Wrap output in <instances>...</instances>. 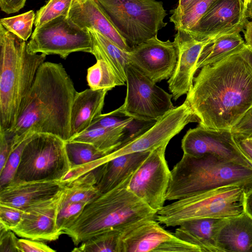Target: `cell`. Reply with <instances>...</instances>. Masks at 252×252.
<instances>
[{"instance_id": "cell-46", "label": "cell", "mask_w": 252, "mask_h": 252, "mask_svg": "<svg viewBox=\"0 0 252 252\" xmlns=\"http://www.w3.org/2000/svg\"><path fill=\"white\" fill-rule=\"evenodd\" d=\"M243 30L246 45L252 47V21H247Z\"/></svg>"}, {"instance_id": "cell-29", "label": "cell", "mask_w": 252, "mask_h": 252, "mask_svg": "<svg viewBox=\"0 0 252 252\" xmlns=\"http://www.w3.org/2000/svg\"><path fill=\"white\" fill-rule=\"evenodd\" d=\"M124 227L110 229L95 235L82 242L72 252H120L121 236Z\"/></svg>"}, {"instance_id": "cell-38", "label": "cell", "mask_w": 252, "mask_h": 252, "mask_svg": "<svg viewBox=\"0 0 252 252\" xmlns=\"http://www.w3.org/2000/svg\"><path fill=\"white\" fill-rule=\"evenodd\" d=\"M156 122L155 121L132 118L124 127L121 145L140 135L151 128Z\"/></svg>"}, {"instance_id": "cell-40", "label": "cell", "mask_w": 252, "mask_h": 252, "mask_svg": "<svg viewBox=\"0 0 252 252\" xmlns=\"http://www.w3.org/2000/svg\"><path fill=\"white\" fill-rule=\"evenodd\" d=\"M11 230L0 225V252H20L18 246V239Z\"/></svg>"}, {"instance_id": "cell-19", "label": "cell", "mask_w": 252, "mask_h": 252, "mask_svg": "<svg viewBox=\"0 0 252 252\" xmlns=\"http://www.w3.org/2000/svg\"><path fill=\"white\" fill-rule=\"evenodd\" d=\"M68 17L81 28L95 30L123 50L131 51V48L97 0H73Z\"/></svg>"}, {"instance_id": "cell-49", "label": "cell", "mask_w": 252, "mask_h": 252, "mask_svg": "<svg viewBox=\"0 0 252 252\" xmlns=\"http://www.w3.org/2000/svg\"><path fill=\"white\" fill-rule=\"evenodd\" d=\"M246 15L247 18L252 20V0H250L246 6Z\"/></svg>"}, {"instance_id": "cell-33", "label": "cell", "mask_w": 252, "mask_h": 252, "mask_svg": "<svg viewBox=\"0 0 252 252\" xmlns=\"http://www.w3.org/2000/svg\"><path fill=\"white\" fill-rule=\"evenodd\" d=\"M73 0H49L37 11L34 26L39 28L61 16H68Z\"/></svg>"}, {"instance_id": "cell-45", "label": "cell", "mask_w": 252, "mask_h": 252, "mask_svg": "<svg viewBox=\"0 0 252 252\" xmlns=\"http://www.w3.org/2000/svg\"><path fill=\"white\" fill-rule=\"evenodd\" d=\"M194 0H178L176 7L170 11L169 18L176 17L182 14Z\"/></svg>"}, {"instance_id": "cell-43", "label": "cell", "mask_w": 252, "mask_h": 252, "mask_svg": "<svg viewBox=\"0 0 252 252\" xmlns=\"http://www.w3.org/2000/svg\"><path fill=\"white\" fill-rule=\"evenodd\" d=\"M26 0H0L1 10L7 14L18 12L25 5Z\"/></svg>"}, {"instance_id": "cell-5", "label": "cell", "mask_w": 252, "mask_h": 252, "mask_svg": "<svg viewBox=\"0 0 252 252\" xmlns=\"http://www.w3.org/2000/svg\"><path fill=\"white\" fill-rule=\"evenodd\" d=\"M226 185L252 189V168L212 154H183L171 170L166 200L173 201Z\"/></svg>"}, {"instance_id": "cell-34", "label": "cell", "mask_w": 252, "mask_h": 252, "mask_svg": "<svg viewBox=\"0 0 252 252\" xmlns=\"http://www.w3.org/2000/svg\"><path fill=\"white\" fill-rule=\"evenodd\" d=\"M32 135L20 143L10 153L3 168L0 171V189L13 180L20 162L23 149Z\"/></svg>"}, {"instance_id": "cell-20", "label": "cell", "mask_w": 252, "mask_h": 252, "mask_svg": "<svg viewBox=\"0 0 252 252\" xmlns=\"http://www.w3.org/2000/svg\"><path fill=\"white\" fill-rule=\"evenodd\" d=\"M220 252H252V219L245 212L224 218L216 235Z\"/></svg>"}, {"instance_id": "cell-35", "label": "cell", "mask_w": 252, "mask_h": 252, "mask_svg": "<svg viewBox=\"0 0 252 252\" xmlns=\"http://www.w3.org/2000/svg\"><path fill=\"white\" fill-rule=\"evenodd\" d=\"M88 204L83 202H71L59 208L57 224L63 234L64 230L77 220Z\"/></svg>"}, {"instance_id": "cell-28", "label": "cell", "mask_w": 252, "mask_h": 252, "mask_svg": "<svg viewBox=\"0 0 252 252\" xmlns=\"http://www.w3.org/2000/svg\"><path fill=\"white\" fill-rule=\"evenodd\" d=\"M66 150L71 166L70 173L85 172L92 164L107 155L92 144L80 141L66 142Z\"/></svg>"}, {"instance_id": "cell-10", "label": "cell", "mask_w": 252, "mask_h": 252, "mask_svg": "<svg viewBox=\"0 0 252 252\" xmlns=\"http://www.w3.org/2000/svg\"><path fill=\"white\" fill-rule=\"evenodd\" d=\"M92 39L88 30L74 24L68 16H61L35 28L27 44L32 54L57 55L65 59L71 53H91Z\"/></svg>"}, {"instance_id": "cell-22", "label": "cell", "mask_w": 252, "mask_h": 252, "mask_svg": "<svg viewBox=\"0 0 252 252\" xmlns=\"http://www.w3.org/2000/svg\"><path fill=\"white\" fill-rule=\"evenodd\" d=\"M108 91L90 88L77 92L71 110L70 140L88 129L94 119L102 114Z\"/></svg>"}, {"instance_id": "cell-41", "label": "cell", "mask_w": 252, "mask_h": 252, "mask_svg": "<svg viewBox=\"0 0 252 252\" xmlns=\"http://www.w3.org/2000/svg\"><path fill=\"white\" fill-rule=\"evenodd\" d=\"M20 252H54L56 250L41 242L27 238L18 239Z\"/></svg>"}, {"instance_id": "cell-21", "label": "cell", "mask_w": 252, "mask_h": 252, "mask_svg": "<svg viewBox=\"0 0 252 252\" xmlns=\"http://www.w3.org/2000/svg\"><path fill=\"white\" fill-rule=\"evenodd\" d=\"M150 152L133 153L118 156L94 169L96 187L99 192L105 193L118 186L135 172Z\"/></svg>"}, {"instance_id": "cell-4", "label": "cell", "mask_w": 252, "mask_h": 252, "mask_svg": "<svg viewBox=\"0 0 252 252\" xmlns=\"http://www.w3.org/2000/svg\"><path fill=\"white\" fill-rule=\"evenodd\" d=\"M132 174L88 204L77 220L63 231L77 246L103 232L144 219L156 220L157 211L127 188Z\"/></svg>"}, {"instance_id": "cell-47", "label": "cell", "mask_w": 252, "mask_h": 252, "mask_svg": "<svg viewBox=\"0 0 252 252\" xmlns=\"http://www.w3.org/2000/svg\"><path fill=\"white\" fill-rule=\"evenodd\" d=\"M245 212L252 219V189L246 193Z\"/></svg>"}, {"instance_id": "cell-26", "label": "cell", "mask_w": 252, "mask_h": 252, "mask_svg": "<svg viewBox=\"0 0 252 252\" xmlns=\"http://www.w3.org/2000/svg\"><path fill=\"white\" fill-rule=\"evenodd\" d=\"M96 179L94 170L90 171L65 184L60 208L71 202L91 203L102 193L96 187Z\"/></svg>"}, {"instance_id": "cell-50", "label": "cell", "mask_w": 252, "mask_h": 252, "mask_svg": "<svg viewBox=\"0 0 252 252\" xmlns=\"http://www.w3.org/2000/svg\"><path fill=\"white\" fill-rule=\"evenodd\" d=\"M244 3V5L246 7L248 3L250 2V0H241Z\"/></svg>"}, {"instance_id": "cell-2", "label": "cell", "mask_w": 252, "mask_h": 252, "mask_svg": "<svg viewBox=\"0 0 252 252\" xmlns=\"http://www.w3.org/2000/svg\"><path fill=\"white\" fill-rule=\"evenodd\" d=\"M77 91L62 63L44 62L14 127L5 131L12 150L34 133L56 135L65 142L70 138V113Z\"/></svg>"}, {"instance_id": "cell-32", "label": "cell", "mask_w": 252, "mask_h": 252, "mask_svg": "<svg viewBox=\"0 0 252 252\" xmlns=\"http://www.w3.org/2000/svg\"><path fill=\"white\" fill-rule=\"evenodd\" d=\"M35 17L34 12L30 10L20 15L2 18L0 24L26 41L32 34V26Z\"/></svg>"}, {"instance_id": "cell-18", "label": "cell", "mask_w": 252, "mask_h": 252, "mask_svg": "<svg viewBox=\"0 0 252 252\" xmlns=\"http://www.w3.org/2000/svg\"><path fill=\"white\" fill-rule=\"evenodd\" d=\"M65 184L55 181L11 182L0 189V203L24 210L61 194Z\"/></svg>"}, {"instance_id": "cell-27", "label": "cell", "mask_w": 252, "mask_h": 252, "mask_svg": "<svg viewBox=\"0 0 252 252\" xmlns=\"http://www.w3.org/2000/svg\"><path fill=\"white\" fill-rule=\"evenodd\" d=\"M123 134L124 127L90 128L69 141L91 144L108 155L121 145Z\"/></svg>"}, {"instance_id": "cell-17", "label": "cell", "mask_w": 252, "mask_h": 252, "mask_svg": "<svg viewBox=\"0 0 252 252\" xmlns=\"http://www.w3.org/2000/svg\"><path fill=\"white\" fill-rule=\"evenodd\" d=\"M62 193L26 210L20 223L12 231L21 237L31 240H57L63 234L57 224Z\"/></svg>"}, {"instance_id": "cell-11", "label": "cell", "mask_w": 252, "mask_h": 252, "mask_svg": "<svg viewBox=\"0 0 252 252\" xmlns=\"http://www.w3.org/2000/svg\"><path fill=\"white\" fill-rule=\"evenodd\" d=\"M167 145L151 151L132 174L127 185L130 191L157 212L164 206L171 178L165 157Z\"/></svg>"}, {"instance_id": "cell-13", "label": "cell", "mask_w": 252, "mask_h": 252, "mask_svg": "<svg viewBox=\"0 0 252 252\" xmlns=\"http://www.w3.org/2000/svg\"><path fill=\"white\" fill-rule=\"evenodd\" d=\"M174 41H162L157 35L131 48L129 63L155 83L169 79L177 61Z\"/></svg>"}, {"instance_id": "cell-39", "label": "cell", "mask_w": 252, "mask_h": 252, "mask_svg": "<svg viewBox=\"0 0 252 252\" xmlns=\"http://www.w3.org/2000/svg\"><path fill=\"white\" fill-rule=\"evenodd\" d=\"M234 136L243 138H252V106L230 129Z\"/></svg>"}, {"instance_id": "cell-6", "label": "cell", "mask_w": 252, "mask_h": 252, "mask_svg": "<svg viewBox=\"0 0 252 252\" xmlns=\"http://www.w3.org/2000/svg\"><path fill=\"white\" fill-rule=\"evenodd\" d=\"M246 192L241 187L226 185L176 200L157 212L156 220L166 226L198 218H228L245 212Z\"/></svg>"}, {"instance_id": "cell-7", "label": "cell", "mask_w": 252, "mask_h": 252, "mask_svg": "<svg viewBox=\"0 0 252 252\" xmlns=\"http://www.w3.org/2000/svg\"><path fill=\"white\" fill-rule=\"evenodd\" d=\"M71 169L65 141L51 134L34 133L23 149L18 168L11 182H62Z\"/></svg>"}, {"instance_id": "cell-3", "label": "cell", "mask_w": 252, "mask_h": 252, "mask_svg": "<svg viewBox=\"0 0 252 252\" xmlns=\"http://www.w3.org/2000/svg\"><path fill=\"white\" fill-rule=\"evenodd\" d=\"M26 41L0 24V128L16 124L24 103L46 55L28 52Z\"/></svg>"}, {"instance_id": "cell-24", "label": "cell", "mask_w": 252, "mask_h": 252, "mask_svg": "<svg viewBox=\"0 0 252 252\" xmlns=\"http://www.w3.org/2000/svg\"><path fill=\"white\" fill-rule=\"evenodd\" d=\"M92 39L91 53L96 60H102L110 67L117 79L125 85L126 68L129 64L128 52L97 31L88 29Z\"/></svg>"}, {"instance_id": "cell-48", "label": "cell", "mask_w": 252, "mask_h": 252, "mask_svg": "<svg viewBox=\"0 0 252 252\" xmlns=\"http://www.w3.org/2000/svg\"><path fill=\"white\" fill-rule=\"evenodd\" d=\"M240 53L249 63L252 69V47L245 44Z\"/></svg>"}, {"instance_id": "cell-8", "label": "cell", "mask_w": 252, "mask_h": 252, "mask_svg": "<svg viewBox=\"0 0 252 252\" xmlns=\"http://www.w3.org/2000/svg\"><path fill=\"white\" fill-rule=\"evenodd\" d=\"M132 48L157 35L167 23L162 1L156 0H97Z\"/></svg>"}, {"instance_id": "cell-36", "label": "cell", "mask_w": 252, "mask_h": 252, "mask_svg": "<svg viewBox=\"0 0 252 252\" xmlns=\"http://www.w3.org/2000/svg\"><path fill=\"white\" fill-rule=\"evenodd\" d=\"M132 118L123 115L114 114L112 112L101 114L94 119L89 128L124 127Z\"/></svg>"}, {"instance_id": "cell-9", "label": "cell", "mask_w": 252, "mask_h": 252, "mask_svg": "<svg viewBox=\"0 0 252 252\" xmlns=\"http://www.w3.org/2000/svg\"><path fill=\"white\" fill-rule=\"evenodd\" d=\"M125 102L112 111L134 119L158 121L173 109L172 94L166 92L130 64L126 68Z\"/></svg>"}, {"instance_id": "cell-31", "label": "cell", "mask_w": 252, "mask_h": 252, "mask_svg": "<svg viewBox=\"0 0 252 252\" xmlns=\"http://www.w3.org/2000/svg\"><path fill=\"white\" fill-rule=\"evenodd\" d=\"M217 0H194L179 16L169 18L175 29L189 31L193 27Z\"/></svg>"}, {"instance_id": "cell-14", "label": "cell", "mask_w": 252, "mask_h": 252, "mask_svg": "<svg viewBox=\"0 0 252 252\" xmlns=\"http://www.w3.org/2000/svg\"><path fill=\"white\" fill-rule=\"evenodd\" d=\"M181 148L184 154L190 156L212 154L250 166L229 129L209 128L198 125L187 131L182 140Z\"/></svg>"}, {"instance_id": "cell-52", "label": "cell", "mask_w": 252, "mask_h": 252, "mask_svg": "<svg viewBox=\"0 0 252 252\" xmlns=\"http://www.w3.org/2000/svg\"><path fill=\"white\" fill-rule=\"evenodd\" d=\"M248 139H250V141H251V142L252 143V138H248Z\"/></svg>"}, {"instance_id": "cell-30", "label": "cell", "mask_w": 252, "mask_h": 252, "mask_svg": "<svg viewBox=\"0 0 252 252\" xmlns=\"http://www.w3.org/2000/svg\"><path fill=\"white\" fill-rule=\"evenodd\" d=\"M87 80L90 88L94 90L110 91L116 86L123 85L102 60H97L95 63L88 68Z\"/></svg>"}, {"instance_id": "cell-51", "label": "cell", "mask_w": 252, "mask_h": 252, "mask_svg": "<svg viewBox=\"0 0 252 252\" xmlns=\"http://www.w3.org/2000/svg\"><path fill=\"white\" fill-rule=\"evenodd\" d=\"M246 160H247V163L249 164V165L250 166V167L252 168V161L249 160L247 158H246Z\"/></svg>"}, {"instance_id": "cell-42", "label": "cell", "mask_w": 252, "mask_h": 252, "mask_svg": "<svg viewBox=\"0 0 252 252\" xmlns=\"http://www.w3.org/2000/svg\"><path fill=\"white\" fill-rule=\"evenodd\" d=\"M11 152V142L5 131L0 128V171L3 168Z\"/></svg>"}, {"instance_id": "cell-23", "label": "cell", "mask_w": 252, "mask_h": 252, "mask_svg": "<svg viewBox=\"0 0 252 252\" xmlns=\"http://www.w3.org/2000/svg\"><path fill=\"white\" fill-rule=\"evenodd\" d=\"M223 219L205 218L185 220L174 234L181 240L198 247L201 252H220L216 235Z\"/></svg>"}, {"instance_id": "cell-37", "label": "cell", "mask_w": 252, "mask_h": 252, "mask_svg": "<svg viewBox=\"0 0 252 252\" xmlns=\"http://www.w3.org/2000/svg\"><path fill=\"white\" fill-rule=\"evenodd\" d=\"M24 213L21 209L0 203V225L12 230L20 223Z\"/></svg>"}, {"instance_id": "cell-25", "label": "cell", "mask_w": 252, "mask_h": 252, "mask_svg": "<svg viewBox=\"0 0 252 252\" xmlns=\"http://www.w3.org/2000/svg\"><path fill=\"white\" fill-rule=\"evenodd\" d=\"M240 32L238 31L229 32L212 38L200 54L197 69L215 63L241 51L246 43Z\"/></svg>"}, {"instance_id": "cell-1", "label": "cell", "mask_w": 252, "mask_h": 252, "mask_svg": "<svg viewBox=\"0 0 252 252\" xmlns=\"http://www.w3.org/2000/svg\"><path fill=\"white\" fill-rule=\"evenodd\" d=\"M240 52L201 67L194 77L186 99L199 126L230 130L252 106V69Z\"/></svg>"}, {"instance_id": "cell-44", "label": "cell", "mask_w": 252, "mask_h": 252, "mask_svg": "<svg viewBox=\"0 0 252 252\" xmlns=\"http://www.w3.org/2000/svg\"><path fill=\"white\" fill-rule=\"evenodd\" d=\"M234 139L240 150L249 160L252 161V143L248 138L234 136Z\"/></svg>"}, {"instance_id": "cell-12", "label": "cell", "mask_w": 252, "mask_h": 252, "mask_svg": "<svg viewBox=\"0 0 252 252\" xmlns=\"http://www.w3.org/2000/svg\"><path fill=\"white\" fill-rule=\"evenodd\" d=\"M201 252L165 230L156 220H142L123 228L120 252Z\"/></svg>"}, {"instance_id": "cell-16", "label": "cell", "mask_w": 252, "mask_h": 252, "mask_svg": "<svg viewBox=\"0 0 252 252\" xmlns=\"http://www.w3.org/2000/svg\"><path fill=\"white\" fill-rule=\"evenodd\" d=\"M211 39L199 40L188 31H177L173 41L177 48V61L174 70L167 82L174 100L187 94L192 86L200 54Z\"/></svg>"}, {"instance_id": "cell-15", "label": "cell", "mask_w": 252, "mask_h": 252, "mask_svg": "<svg viewBox=\"0 0 252 252\" xmlns=\"http://www.w3.org/2000/svg\"><path fill=\"white\" fill-rule=\"evenodd\" d=\"M247 18L246 7L241 0H217L187 31L197 40H208L227 32L243 31Z\"/></svg>"}]
</instances>
